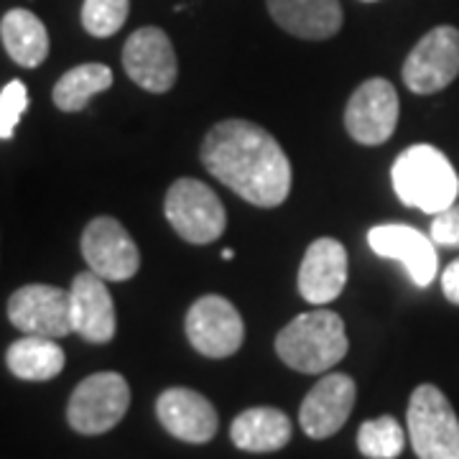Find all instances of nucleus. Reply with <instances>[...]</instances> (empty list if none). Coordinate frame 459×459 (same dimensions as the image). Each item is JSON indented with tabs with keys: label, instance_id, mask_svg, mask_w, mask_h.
Returning <instances> with one entry per match:
<instances>
[{
	"label": "nucleus",
	"instance_id": "1",
	"mask_svg": "<svg viewBox=\"0 0 459 459\" xmlns=\"http://www.w3.org/2000/svg\"><path fill=\"white\" fill-rule=\"evenodd\" d=\"M202 164L238 197L279 207L291 192V164L279 141L250 120H222L202 141Z\"/></svg>",
	"mask_w": 459,
	"mask_h": 459
},
{
	"label": "nucleus",
	"instance_id": "2",
	"mask_svg": "<svg viewBox=\"0 0 459 459\" xmlns=\"http://www.w3.org/2000/svg\"><path fill=\"white\" fill-rule=\"evenodd\" d=\"M398 199L427 214H439L457 202L459 177L439 148L419 143L406 148L391 169Z\"/></svg>",
	"mask_w": 459,
	"mask_h": 459
},
{
	"label": "nucleus",
	"instance_id": "3",
	"mask_svg": "<svg viewBox=\"0 0 459 459\" xmlns=\"http://www.w3.org/2000/svg\"><path fill=\"white\" fill-rule=\"evenodd\" d=\"M347 334L340 314L329 309L299 314L276 337V352L299 373H327L347 355Z\"/></svg>",
	"mask_w": 459,
	"mask_h": 459
},
{
	"label": "nucleus",
	"instance_id": "4",
	"mask_svg": "<svg viewBox=\"0 0 459 459\" xmlns=\"http://www.w3.org/2000/svg\"><path fill=\"white\" fill-rule=\"evenodd\" d=\"M406 419L419 459H459V419L437 385L424 383L411 394Z\"/></svg>",
	"mask_w": 459,
	"mask_h": 459
},
{
	"label": "nucleus",
	"instance_id": "5",
	"mask_svg": "<svg viewBox=\"0 0 459 459\" xmlns=\"http://www.w3.org/2000/svg\"><path fill=\"white\" fill-rule=\"evenodd\" d=\"M164 212L177 235L192 246H210L225 228L228 214L220 197L199 179H177L166 192Z\"/></svg>",
	"mask_w": 459,
	"mask_h": 459
},
{
	"label": "nucleus",
	"instance_id": "6",
	"mask_svg": "<svg viewBox=\"0 0 459 459\" xmlns=\"http://www.w3.org/2000/svg\"><path fill=\"white\" fill-rule=\"evenodd\" d=\"M131 406V385L120 373H95L74 388L66 421L77 434L98 437L120 424Z\"/></svg>",
	"mask_w": 459,
	"mask_h": 459
},
{
	"label": "nucleus",
	"instance_id": "7",
	"mask_svg": "<svg viewBox=\"0 0 459 459\" xmlns=\"http://www.w3.org/2000/svg\"><path fill=\"white\" fill-rule=\"evenodd\" d=\"M186 337L204 358H230L240 350L246 337L243 316L225 296L207 294L186 312Z\"/></svg>",
	"mask_w": 459,
	"mask_h": 459
},
{
	"label": "nucleus",
	"instance_id": "8",
	"mask_svg": "<svg viewBox=\"0 0 459 459\" xmlns=\"http://www.w3.org/2000/svg\"><path fill=\"white\" fill-rule=\"evenodd\" d=\"M459 77V31L437 26L411 49L403 65V82L416 95H434Z\"/></svg>",
	"mask_w": 459,
	"mask_h": 459
},
{
	"label": "nucleus",
	"instance_id": "9",
	"mask_svg": "<svg viewBox=\"0 0 459 459\" xmlns=\"http://www.w3.org/2000/svg\"><path fill=\"white\" fill-rule=\"evenodd\" d=\"M8 319L23 334L36 337L62 340L74 332L69 291L47 283H29L13 291L8 299Z\"/></svg>",
	"mask_w": 459,
	"mask_h": 459
},
{
	"label": "nucleus",
	"instance_id": "10",
	"mask_svg": "<svg viewBox=\"0 0 459 459\" xmlns=\"http://www.w3.org/2000/svg\"><path fill=\"white\" fill-rule=\"evenodd\" d=\"M398 126V92L388 80L362 82L344 108V128L362 146H380Z\"/></svg>",
	"mask_w": 459,
	"mask_h": 459
},
{
	"label": "nucleus",
	"instance_id": "11",
	"mask_svg": "<svg viewBox=\"0 0 459 459\" xmlns=\"http://www.w3.org/2000/svg\"><path fill=\"white\" fill-rule=\"evenodd\" d=\"M82 255L90 271L105 281H128L141 268V253L115 217H95L82 232Z\"/></svg>",
	"mask_w": 459,
	"mask_h": 459
},
{
	"label": "nucleus",
	"instance_id": "12",
	"mask_svg": "<svg viewBox=\"0 0 459 459\" xmlns=\"http://www.w3.org/2000/svg\"><path fill=\"white\" fill-rule=\"evenodd\" d=\"M123 66L133 82L156 95L169 92L179 74L171 39L156 26H143L131 33L123 47Z\"/></svg>",
	"mask_w": 459,
	"mask_h": 459
},
{
	"label": "nucleus",
	"instance_id": "13",
	"mask_svg": "<svg viewBox=\"0 0 459 459\" xmlns=\"http://www.w3.org/2000/svg\"><path fill=\"white\" fill-rule=\"evenodd\" d=\"M355 380L344 373H329L312 391L307 394L301 411H299V424L307 437L312 439H329L344 427L355 406Z\"/></svg>",
	"mask_w": 459,
	"mask_h": 459
},
{
	"label": "nucleus",
	"instance_id": "14",
	"mask_svg": "<svg viewBox=\"0 0 459 459\" xmlns=\"http://www.w3.org/2000/svg\"><path fill=\"white\" fill-rule=\"evenodd\" d=\"M368 243L380 258H394L403 263L411 281L421 289L429 286L437 276V268H439L437 243L421 230L411 228V225H377L368 232Z\"/></svg>",
	"mask_w": 459,
	"mask_h": 459
},
{
	"label": "nucleus",
	"instance_id": "15",
	"mask_svg": "<svg viewBox=\"0 0 459 459\" xmlns=\"http://www.w3.org/2000/svg\"><path fill=\"white\" fill-rule=\"evenodd\" d=\"M347 283V250L334 238H319L307 247L299 268V294L314 307L332 304Z\"/></svg>",
	"mask_w": 459,
	"mask_h": 459
},
{
	"label": "nucleus",
	"instance_id": "16",
	"mask_svg": "<svg viewBox=\"0 0 459 459\" xmlns=\"http://www.w3.org/2000/svg\"><path fill=\"white\" fill-rule=\"evenodd\" d=\"M156 416L171 437L189 444H207L220 427L212 403L192 388L164 391L156 401Z\"/></svg>",
	"mask_w": 459,
	"mask_h": 459
},
{
	"label": "nucleus",
	"instance_id": "17",
	"mask_svg": "<svg viewBox=\"0 0 459 459\" xmlns=\"http://www.w3.org/2000/svg\"><path fill=\"white\" fill-rule=\"evenodd\" d=\"M72 327L84 342L105 344L115 337V304L113 296L95 271H84L72 281Z\"/></svg>",
	"mask_w": 459,
	"mask_h": 459
},
{
	"label": "nucleus",
	"instance_id": "18",
	"mask_svg": "<svg viewBox=\"0 0 459 459\" xmlns=\"http://www.w3.org/2000/svg\"><path fill=\"white\" fill-rule=\"evenodd\" d=\"M283 31L307 41H325L342 29L340 0H265Z\"/></svg>",
	"mask_w": 459,
	"mask_h": 459
},
{
	"label": "nucleus",
	"instance_id": "19",
	"mask_svg": "<svg viewBox=\"0 0 459 459\" xmlns=\"http://www.w3.org/2000/svg\"><path fill=\"white\" fill-rule=\"evenodd\" d=\"M232 444L243 452L265 455V452H279L291 442V421L289 416L271 406L243 411L232 427H230Z\"/></svg>",
	"mask_w": 459,
	"mask_h": 459
},
{
	"label": "nucleus",
	"instance_id": "20",
	"mask_svg": "<svg viewBox=\"0 0 459 459\" xmlns=\"http://www.w3.org/2000/svg\"><path fill=\"white\" fill-rule=\"evenodd\" d=\"M0 39L8 56L16 65L26 69H36L47 62L49 56V33L44 21L26 11V8H13L0 21Z\"/></svg>",
	"mask_w": 459,
	"mask_h": 459
},
{
	"label": "nucleus",
	"instance_id": "21",
	"mask_svg": "<svg viewBox=\"0 0 459 459\" xmlns=\"http://www.w3.org/2000/svg\"><path fill=\"white\" fill-rule=\"evenodd\" d=\"M65 350L56 344V340L36 337V334H23L5 352L8 370L21 380H31V383H44L56 377L65 370Z\"/></svg>",
	"mask_w": 459,
	"mask_h": 459
},
{
	"label": "nucleus",
	"instance_id": "22",
	"mask_svg": "<svg viewBox=\"0 0 459 459\" xmlns=\"http://www.w3.org/2000/svg\"><path fill=\"white\" fill-rule=\"evenodd\" d=\"M113 84V72L105 65H80L69 69L54 87V105L65 113H80L87 102Z\"/></svg>",
	"mask_w": 459,
	"mask_h": 459
},
{
	"label": "nucleus",
	"instance_id": "23",
	"mask_svg": "<svg viewBox=\"0 0 459 459\" xmlns=\"http://www.w3.org/2000/svg\"><path fill=\"white\" fill-rule=\"evenodd\" d=\"M406 446V431L394 416L365 421L358 431V449L368 459H395Z\"/></svg>",
	"mask_w": 459,
	"mask_h": 459
},
{
	"label": "nucleus",
	"instance_id": "24",
	"mask_svg": "<svg viewBox=\"0 0 459 459\" xmlns=\"http://www.w3.org/2000/svg\"><path fill=\"white\" fill-rule=\"evenodd\" d=\"M128 13H131V0H84V31L95 39H108L123 29Z\"/></svg>",
	"mask_w": 459,
	"mask_h": 459
},
{
	"label": "nucleus",
	"instance_id": "25",
	"mask_svg": "<svg viewBox=\"0 0 459 459\" xmlns=\"http://www.w3.org/2000/svg\"><path fill=\"white\" fill-rule=\"evenodd\" d=\"M29 108V90L21 80H11L0 92V141H11L16 135L18 120Z\"/></svg>",
	"mask_w": 459,
	"mask_h": 459
},
{
	"label": "nucleus",
	"instance_id": "26",
	"mask_svg": "<svg viewBox=\"0 0 459 459\" xmlns=\"http://www.w3.org/2000/svg\"><path fill=\"white\" fill-rule=\"evenodd\" d=\"M431 240L437 246L459 247V204L455 202L452 207H446L439 214H434L431 222Z\"/></svg>",
	"mask_w": 459,
	"mask_h": 459
},
{
	"label": "nucleus",
	"instance_id": "27",
	"mask_svg": "<svg viewBox=\"0 0 459 459\" xmlns=\"http://www.w3.org/2000/svg\"><path fill=\"white\" fill-rule=\"evenodd\" d=\"M442 291L452 304L459 307V258L449 263L446 271L442 273Z\"/></svg>",
	"mask_w": 459,
	"mask_h": 459
},
{
	"label": "nucleus",
	"instance_id": "28",
	"mask_svg": "<svg viewBox=\"0 0 459 459\" xmlns=\"http://www.w3.org/2000/svg\"><path fill=\"white\" fill-rule=\"evenodd\" d=\"M232 258H235V250H232V247H225V250H222V261H232Z\"/></svg>",
	"mask_w": 459,
	"mask_h": 459
},
{
	"label": "nucleus",
	"instance_id": "29",
	"mask_svg": "<svg viewBox=\"0 0 459 459\" xmlns=\"http://www.w3.org/2000/svg\"><path fill=\"white\" fill-rule=\"evenodd\" d=\"M362 3H376V0H362Z\"/></svg>",
	"mask_w": 459,
	"mask_h": 459
}]
</instances>
